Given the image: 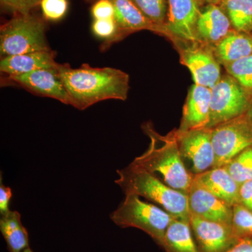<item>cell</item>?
<instances>
[{"instance_id":"6da1fadb","label":"cell","mask_w":252,"mask_h":252,"mask_svg":"<svg viewBox=\"0 0 252 252\" xmlns=\"http://www.w3.org/2000/svg\"><path fill=\"white\" fill-rule=\"evenodd\" d=\"M58 71L72 99V106L79 110L107 99L127 98L129 76L120 69L92 67L88 64L74 69L59 64Z\"/></svg>"},{"instance_id":"7a4b0ae2","label":"cell","mask_w":252,"mask_h":252,"mask_svg":"<svg viewBox=\"0 0 252 252\" xmlns=\"http://www.w3.org/2000/svg\"><path fill=\"white\" fill-rule=\"evenodd\" d=\"M142 129L150 139V144L147 150L131 163L154 175L159 174L166 185L187 194L194 175L187 170L183 161L177 130L160 135L149 123L144 124Z\"/></svg>"},{"instance_id":"3957f363","label":"cell","mask_w":252,"mask_h":252,"mask_svg":"<svg viewBox=\"0 0 252 252\" xmlns=\"http://www.w3.org/2000/svg\"><path fill=\"white\" fill-rule=\"evenodd\" d=\"M115 180L126 195H135L161 207L176 219L189 221L187 194L176 190L157 175L130 163L117 170Z\"/></svg>"},{"instance_id":"277c9868","label":"cell","mask_w":252,"mask_h":252,"mask_svg":"<svg viewBox=\"0 0 252 252\" xmlns=\"http://www.w3.org/2000/svg\"><path fill=\"white\" fill-rule=\"evenodd\" d=\"M111 220L120 228L142 230L162 248L165 232L175 217L154 204L135 195H126L122 203L110 215Z\"/></svg>"},{"instance_id":"5b68a950","label":"cell","mask_w":252,"mask_h":252,"mask_svg":"<svg viewBox=\"0 0 252 252\" xmlns=\"http://www.w3.org/2000/svg\"><path fill=\"white\" fill-rule=\"evenodd\" d=\"M46 24L35 15H17L0 28V52L3 57L51 51L45 36Z\"/></svg>"},{"instance_id":"8992f818","label":"cell","mask_w":252,"mask_h":252,"mask_svg":"<svg viewBox=\"0 0 252 252\" xmlns=\"http://www.w3.org/2000/svg\"><path fill=\"white\" fill-rule=\"evenodd\" d=\"M211 129L215 152L212 168L225 166L233 158L252 147V126L246 113Z\"/></svg>"},{"instance_id":"52a82bcc","label":"cell","mask_w":252,"mask_h":252,"mask_svg":"<svg viewBox=\"0 0 252 252\" xmlns=\"http://www.w3.org/2000/svg\"><path fill=\"white\" fill-rule=\"evenodd\" d=\"M252 98L248 91L231 76H223L211 89L210 120L212 128L245 114Z\"/></svg>"},{"instance_id":"ba28073f","label":"cell","mask_w":252,"mask_h":252,"mask_svg":"<svg viewBox=\"0 0 252 252\" xmlns=\"http://www.w3.org/2000/svg\"><path fill=\"white\" fill-rule=\"evenodd\" d=\"M177 142L182 158L191 162L194 175L212 168L215 152L212 142V129L177 130Z\"/></svg>"},{"instance_id":"9c48e42d","label":"cell","mask_w":252,"mask_h":252,"mask_svg":"<svg viewBox=\"0 0 252 252\" xmlns=\"http://www.w3.org/2000/svg\"><path fill=\"white\" fill-rule=\"evenodd\" d=\"M189 223L200 252H225L240 240L232 225L203 220L190 213Z\"/></svg>"},{"instance_id":"30bf717a","label":"cell","mask_w":252,"mask_h":252,"mask_svg":"<svg viewBox=\"0 0 252 252\" xmlns=\"http://www.w3.org/2000/svg\"><path fill=\"white\" fill-rule=\"evenodd\" d=\"M168 11L165 23L166 34L177 39L196 42V23L199 15L198 0H167Z\"/></svg>"},{"instance_id":"8fae6325","label":"cell","mask_w":252,"mask_h":252,"mask_svg":"<svg viewBox=\"0 0 252 252\" xmlns=\"http://www.w3.org/2000/svg\"><path fill=\"white\" fill-rule=\"evenodd\" d=\"M9 78L32 93L72 106V99L60 77L58 68L38 69L27 74L9 75Z\"/></svg>"},{"instance_id":"7c38bea8","label":"cell","mask_w":252,"mask_h":252,"mask_svg":"<svg viewBox=\"0 0 252 252\" xmlns=\"http://www.w3.org/2000/svg\"><path fill=\"white\" fill-rule=\"evenodd\" d=\"M187 197L189 213L203 220L232 225L233 207L194 180Z\"/></svg>"},{"instance_id":"4fadbf2b","label":"cell","mask_w":252,"mask_h":252,"mask_svg":"<svg viewBox=\"0 0 252 252\" xmlns=\"http://www.w3.org/2000/svg\"><path fill=\"white\" fill-rule=\"evenodd\" d=\"M181 63L188 67L195 84L211 89L220 78V64L211 51L203 47H191L181 54Z\"/></svg>"},{"instance_id":"5bb4252c","label":"cell","mask_w":252,"mask_h":252,"mask_svg":"<svg viewBox=\"0 0 252 252\" xmlns=\"http://www.w3.org/2000/svg\"><path fill=\"white\" fill-rule=\"evenodd\" d=\"M211 89L194 84L189 91L183 109L180 131L198 130L208 127L210 120Z\"/></svg>"},{"instance_id":"9a60e30c","label":"cell","mask_w":252,"mask_h":252,"mask_svg":"<svg viewBox=\"0 0 252 252\" xmlns=\"http://www.w3.org/2000/svg\"><path fill=\"white\" fill-rule=\"evenodd\" d=\"M193 180L233 207L240 202V185L224 167H214L194 175Z\"/></svg>"},{"instance_id":"2e32d148","label":"cell","mask_w":252,"mask_h":252,"mask_svg":"<svg viewBox=\"0 0 252 252\" xmlns=\"http://www.w3.org/2000/svg\"><path fill=\"white\" fill-rule=\"evenodd\" d=\"M54 57L52 51L6 56L1 60L0 70L9 76L27 74L38 69H56L59 64Z\"/></svg>"},{"instance_id":"e0dca14e","label":"cell","mask_w":252,"mask_h":252,"mask_svg":"<svg viewBox=\"0 0 252 252\" xmlns=\"http://www.w3.org/2000/svg\"><path fill=\"white\" fill-rule=\"evenodd\" d=\"M230 21L228 16L215 4L200 12L196 23L198 40L209 44H218L230 33Z\"/></svg>"},{"instance_id":"ac0fdd59","label":"cell","mask_w":252,"mask_h":252,"mask_svg":"<svg viewBox=\"0 0 252 252\" xmlns=\"http://www.w3.org/2000/svg\"><path fill=\"white\" fill-rule=\"evenodd\" d=\"M115 9V20L119 30V36L126 33L148 30L155 32L164 33L163 31L149 18L132 0H111Z\"/></svg>"},{"instance_id":"d6986e66","label":"cell","mask_w":252,"mask_h":252,"mask_svg":"<svg viewBox=\"0 0 252 252\" xmlns=\"http://www.w3.org/2000/svg\"><path fill=\"white\" fill-rule=\"evenodd\" d=\"M162 249L165 252H200L188 220L175 219L165 232Z\"/></svg>"},{"instance_id":"ffe728a7","label":"cell","mask_w":252,"mask_h":252,"mask_svg":"<svg viewBox=\"0 0 252 252\" xmlns=\"http://www.w3.org/2000/svg\"><path fill=\"white\" fill-rule=\"evenodd\" d=\"M0 232L9 252H22L30 248L28 230L23 225L21 214L16 210L1 216Z\"/></svg>"},{"instance_id":"44dd1931","label":"cell","mask_w":252,"mask_h":252,"mask_svg":"<svg viewBox=\"0 0 252 252\" xmlns=\"http://www.w3.org/2000/svg\"><path fill=\"white\" fill-rule=\"evenodd\" d=\"M252 54V37L246 33L230 32L215 48V55L223 64Z\"/></svg>"},{"instance_id":"7402d4cb","label":"cell","mask_w":252,"mask_h":252,"mask_svg":"<svg viewBox=\"0 0 252 252\" xmlns=\"http://www.w3.org/2000/svg\"><path fill=\"white\" fill-rule=\"evenodd\" d=\"M230 23L239 32L252 31V0H225Z\"/></svg>"},{"instance_id":"603a6c76","label":"cell","mask_w":252,"mask_h":252,"mask_svg":"<svg viewBox=\"0 0 252 252\" xmlns=\"http://www.w3.org/2000/svg\"><path fill=\"white\" fill-rule=\"evenodd\" d=\"M224 167L240 186L247 181L252 180V147L233 158Z\"/></svg>"},{"instance_id":"cb8c5ba5","label":"cell","mask_w":252,"mask_h":252,"mask_svg":"<svg viewBox=\"0 0 252 252\" xmlns=\"http://www.w3.org/2000/svg\"><path fill=\"white\" fill-rule=\"evenodd\" d=\"M134 4L154 24L165 32V20L167 17L166 0H132Z\"/></svg>"},{"instance_id":"d4e9b609","label":"cell","mask_w":252,"mask_h":252,"mask_svg":"<svg viewBox=\"0 0 252 252\" xmlns=\"http://www.w3.org/2000/svg\"><path fill=\"white\" fill-rule=\"evenodd\" d=\"M224 65L230 76L245 90L252 92V54Z\"/></svg>"},{"instance_id":"484cf974","label":"cell","mask_w":252,"mask_h":252,"mask_svg":"<svg viewBox=\"0 0 252 252\" xmlns=\"http://www.w3.org/2000/svg\"><path fill=\"white\" fill-rule=\"evenodd\" d=\"M232 227L239 239L252 238V211L242 204L233 207Z\"/></svg>"},{"instance_id":"4316f807","label":"cell","mask_w":252,"mask_h":252,"mask_svg":"<svg viewBox=\"0 0 252 252\" xmlns=\"http://www.w3.org/2000/svg\"><path fill=\"white\" fill-rule=\"evenodd\" d=\"M92 31L94 35L100 39H106L109 42L120 39L119 27L115 18L94 20Z\"/></svg>"},{"instance_id":"83f0119b","label":"cell","mask_w":252,"mask_h":252,"mask_svg":"<svg viewBox=\"0 0 252 252\" xmlns=\"http://www.w3.org/2000/svg\"><path fill=\"white\" fill-rule=\"evenodd\" d=\"M44 18L47 21H59L68 9L67 0H41L40 4Z\"/></svg>"},{"instance_id":"f1b7e54d","label":"cell","mask_w":252,"mask_h":252,"mask_svg":"<svg viewBox=\"0 0 252 252\" xmlns=\"http://www.w3.org/2000/svg\"><path fill=\"white\" fill-rule=\"evenodd\" d=\"M41 0H0L1 6L11 11L14 16L29 15L32 11L40 6Z\"/></svg>"},{"instance_id":"f546056e","label":"cell","mask_w":252,"mask_h":252,"mask_svg":"<svg viewBox=\"0 0 252 252\" xmlns=\"http://www.w3.org/2000/svg\"><path fill=\"white\" fill-rule=\"evenodd\" d=\"M94 20L115 18V9L111 0H96L91 8Z\"/></svg>"},{"instance_id":"4dcf8cb0","label":"cell","mask_w":252,"mask_h":252,"mask_svg":"<svg viewBox=\"0 0 252 252\" xmlns=\"http://www.w3.org/2000/svg\"><path fill=\"white\" fill-rule=\"evenodd\" d=\"M12 197V190L9 187L2 184V179L0 180V215H6L10 211L9 205Z\"/></svg>"},{"instance_id":"1f68e13d","label":"cell","mask_w":252,"mask_h":252,"mask_svg":"<svg viewBox=\"0 0 252 252\" xmlns=\"http://www.w3.org/2000/svg\"><path fill=\"white\" fill-rule=\"evenodd\" d=\"M240 204L252 211V180L247 181L240 186Z\"/></svg>"},{"instance_id":"d6a6232c","label":"cell","mask_w":252,"mask_h":252,"mask_svg":"<svg viewBox=\"0 0 252 252\" xmlns=\"http://www.w3.org/2000/svg\"><path fill=\"white\" fill-rule=\"evenodd\" d=\"M225 252H252V238H240L234 246Z\"/></svg>"},{"instance_id":"836d02e7","label":"cell","mask_w":252,"mask_h":252,"mask_svg":"<svg viewBox=\"0 0 252 252\" xmlns=\"http://www.w3.org/2000/svg\"><path fill=\"white\" fill-rule=\"evenodd\" d=\"M246 115L248 118L249 121H250V122L251 123L252 126V100L251 104H250V107H249L248 111H247Z\"/></svg>"},{"instance_id":"e575fe53","label":"cell","mask_w":252,"mask_h":252,"mask_svg":"<svg viewBox=\"0 0 252 252\" xmlns=\"http://www.w3.org/2000/svg\"><path fill=\"white\" fill-rule=\"evenodd\" d=\"M22 252H34L32 251V250L31 248H28L26 249V250H25L24 251Z\"/></svg>"},{"instance_id":"d590c367","label":"cell","mask_w":252,"mask_h":252,"mask_svg":"<svg viewBox=\"0 0 252 252\" xmlns=\"http://www.w3.org/2000/svg\"><path fill=\"white\" fill-rule=\"evenodd\" d=\"M208 1H212V2H217V1H220V0H208Z\"/></svg>"}]
</instances>
